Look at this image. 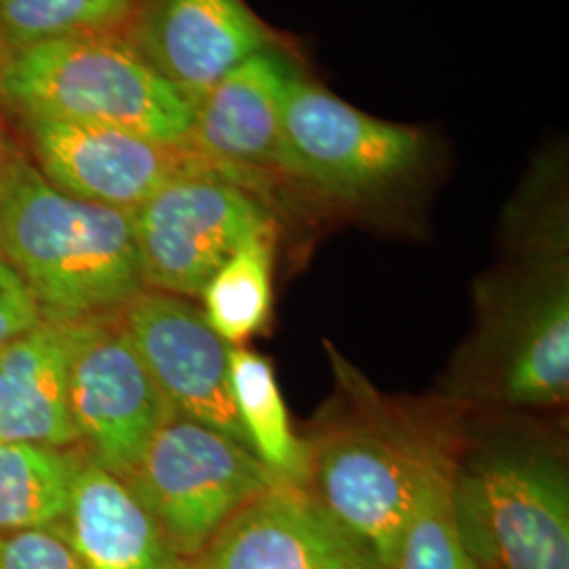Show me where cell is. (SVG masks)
Segmentation results:
<instances>
[{"mask_svg":"<svg viewBox=\"0 0 569 569\" xmlns=\"http://www.w3.org/2000/svg\"><path fill=\"white\" fill-rule=\"evenodd\" d=\"M82 458L81 448L0 441V536L61 526Z\"/></svg>","mask_w":569,"mask_h":569,"instance_id":"17","label":"cell"},{"mask_svg":"<svg viewBox=\"0 0 569 569\" xmlns=\"http://www.w3.org/2000/svg\"><path fill=\"white\" fill-rule=\"evenodd\" d=\"M7 143H4V138H2V131H0V163H2V159H4V154H7Z\"/></svg>","mask_w":569,"mask_h":569,"instance_id":"24","label":"cell"},{"mask_svg":"<svg viewBox=\"0 0 569 569\" xmlns=\"http://www.w3.org/2000/svg\"><path fill=\"white\" fill-rule=\"evenodd\" d=\"M274 226L247 237L199 296L207 323L226 345L243 346L268 323L272 308Z\"/></svg>","mask_w":569,"mask_h":569,"instance_id":"19","label":"cell"},{"mask_svg":"<svg viewBox=\"0 0 569 569\" xmlns=\"http://www.w3.org/2000/svg\"><path fill=\"white\" fill-rule=\"evenodd\" d=\"M136 13L127 41L192 106L270 49L264 23L243 0H142Z\"/></svg>","mask_w":569,"mask_h":569,"instance_id":"13","label":"cell"},{"mask_svg":"<svg viewBox=\"0 0 569 569\" xmlns=\"http://www.w3.org/2000/svg\"><path fill=\"white\" fill-rule=\"evenodd\" d=\"M131 224L143 287L199 300L237 247L274 218L253 188L203 164L136 207Z\"/></svg>","mask_w":569,"mask_h":569,"instance_id":"8","label":"cell"},{"mask_svg":"<svg viewBox=\"0 0 569 569\" xmlns=\"http://www.w3.org/2000/svg\"><path fill=\"white\" fill-rule=\"evenodd\" d=\"M119 315L173 413L216 428L251 451L232 401V346L207 323L201 306L143 289Z\"/></svg>","mask_w":569,"mask_h":569,"instance_id":"10","label":"cell"},{"mask_svg":"<svg viewBox=\"0 0 569 569\" xmlns=\"http://www.w3.org/2000/svg\"><path fill=\"white\" fill-rule=\"evenodd\" d=\"M458 448L439 456L425 475L392 569H479L451 512V470Z\"/></svg>","mask_w":569,"mask_h":569,"instance_id":"20","label":"cell"},{"mask_svg":"<svg viewBox=\"0 0 569 569\" xmlns=\"http://www.w3.org/2000/svg\"><path fill=\"white\" fill-rule=\"evenodd\" d=\"M230 388L256 458L274 477L306 486V446L293 432L272 363L244 346L230 348Z\"/></svg>","mask_w":569,"mask_h":569,"instance_id":"18","label":"cell"},{"mask_svg":"<svg viewBox=\"0 0 569 569\" xmlns=\"http://www.w3.org/2000/svg\"><path fill=\"white\" fill-rule=\"evenodd\" d=\"M0 569H87L61 526L0 536Z\"/></svg>","mask_w":569,"mask_h":569,"instance_id":"22","label":"cell"},{"mask_svg":"<svg viewBox=\"0 0 569 569\" xmlns=\"http://www.w3.org/2000/svg\"><path fill=\"white\" fill-rule=\"evenodd\" d=\"M451 512L479 569H569V477L545 441L491 439L456 456Z\"/></svg>","mask_w":569,"mask_h":569,"instance_id":"4","label":"cell"},{"mask_svg":"<svg viewBox=\"0 0 569 569\" xmlns=\"http://www.w3.org/2000/svg\"><path fill=\"white\" fill-rule=\"evenodd\" d=\"M0 100L20 119L106 124L173 146H186L194 114V106L112 32L2 53Z\"/></svg>","mask_w":569,"mask_h":569,"instance_id":"3","label":"cell"},{"mask_svg":"<svg viewBox=\"0 0 569 569\" xmlns=\"http://www.w3.org/2000/svg\"><path fill=\"white\" fill-rule=\"evenodd\" d=\"M142 0H0L4 53L28 44L110 32L136 16Z\"/></svg>","mask_w":569,"mask_h":569,"instance_id":"21","label":"cell"},{"mask_svg":"<svg viewBox=\"0 0 569 569\" xmlns=\"http://www.w3.org/2000/svg\"><path fill=\"white\" fill-rule=\"evenodd\" d=\"M186 559L279 477L216 428L173 413L122 479Z\"/></svg>","mask_w":569,"mask_h":569,"instance_id":"7","label":"cell"},{"mask_svg":"<svg viewBox=\"0 0 569 569\" xmlns=\"http://www.w3.org/2000/svg\"><path fill=\"white\" fill-rule=\"evenodd\" d=\"M291 70V61L272 47L237 66L194 103L186 148L258 192L260 176L277 173Z\"/></svg>","mask_w":569,"mask_h":569,"instance_id":"14","label":"cell"},{"mask_svg":"<svg viewBox=\"0 0 569 569\" xmlns=\"http://www.w3.org/2000/svg\"><path fill=\"white\" fill-rule=\"evenodd\" d=\"M515 270L481 291L470 355L472 392L510 409L563 406L569 395V268L566 232H538Z\"/></svg>","mask_w":569,"mask_h":569,"instance_id":"5","label":"cell"},{"mask_svg":"<svg viewBox=\"0 0 569 569\" xmlns=\"http://www.w3.org/2000/svg\"><path fill=\"white\" fill-rule=\"evenodd\" d=\"M338 406L306 439V486L382 569H392L430 465L460 446L446 420L395 406L331 348Z\"/></svg>","mask_w":569,"mask_h":569,"instance_id":"1","label":"cell"},{"mask_svg":"<svg viewBox=\"0 0 569 569\" xmlns=\"http://www.w3.org/2000/svg\"><path fill=\"white\" fill-rule=\"evenodd\" d=\"M0 253L53 321L119 312L146 289L131 211L61 192L13 148L0 163Z\"/></svg>","mask_w":569,"mask_h":569,"instance_id":"2","label":"cell"},{"mask_svg":"<svg viewBox=\"0 0 569 569\" xmlns=\"http://www.w3.org/2000/svg\"><path fill=\"white\" fill-rule=\"evenodd\" d=\"M427 157L422 131L376 119L291 70L283 96L279 176L359 207L407 186Z\"/></svg>","mask_w":569,"mask_h":569,"instance_id":"6","label":"cell"},{"mask_svg":"<svg viewBox=\"0 0 569 569\" xmlns=\"http://www.w3.org/2000/svg\"><path fill=\"white\" fill-rule=\"evenodd\" d=\"M32 163L61 192L82 201L133 211L161 186L203 167L186 146L117 127L21 119Z\"/></svg>","mask_w":569,"mask_h":569,"instance_id":"11","label":"cell"},{"mask_svg":"<svg viewBox=\"0 0 569 569\" xmlns=\"http://www.w3.org/2000/svg\"><path fill=\"white\" fill-rule=\"evenodd\" d=\"M42 310L20 272L0 253V350L39 326Z\"/></svg>","mask_w":569,"mask_h":569,"instance_id":"23","label":"cell"},{"mask_svg":"<svg viewBox=\"0 0 569 569\" xmlns=\"http://www.w3.org/2000/svg\"><path fill=\"white\" fill-rule=\"evenodd\" d=\"M119 312L70 321L66 327L70 413L79 448L108 472L127 479L173 409Z\"/></svg>","mask_w":569,"mask_h":569,"instance_id":"9","label":"cell"},{"mask_svg":"<svg viewBox=\"0 0 569 569\" xmlns=\"http://www.w3.org/2000/svg\"><path fill=\"white\" fill-rule=\"evenodd\" d=\"M194 569H382L305 486L277 481L237 510Z\"/></svg>","mask_w":569,"mask_h":569,"instance_id":"12","label":"cell"},{"mask_svg":"<svg viewBox=\"0 0 569 569\" xmlns=\"http://www.w3.org/2000/svg\"><path fill=\"white\" fill-rule=\"evenodd\" d=\"M61 529L87 569H194L131 488L87 453Z\"/></svg>","mask_w":569,"mask_h":569,"instance_id":"15","label":"cell"},{"mask_svg":"<svg viewBox=\"0 0 569 569\" xmlns=\"http://www.w3.org/2000/svg\"><path fill=\"white\" fill-rule=\"evenodd\" d=\"M0 441L79 448L63 321L42 319L0 350Z\"/></svg>","mask_w":569,"mask_h":569,"instance_id":"16","label":"cell"}]
</instances>
